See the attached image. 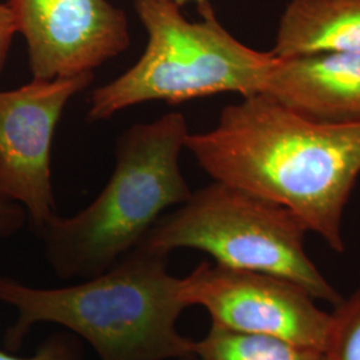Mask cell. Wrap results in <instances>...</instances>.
Wrapping results in <instances>:
<instances>
[{"instance_id":"cell-1","label":"cell","mask_w":360,"mask_h":360,"mask_svg":"<svg viewBox=\"0 0 360 360\" xmlns=\"http://www.w3.org/2000/svg\"><path fill=\"white\" fill-rule=\"evenodd\" d=\"M184 148L217 181L292 211L338 254L343 217L360 176V124L309 120L266 94L224 107L214 129Z\"/></svg>"},{"instance_id":"cell-2","label":"cell","mask_w":360,"mask_h":360,"mask_svg":"<svg viewBox=\"0 0 360 360\" xmlns=\"http://www.w3.org/2000/svg\"><path fill=\"white\" fill-rule=\"evenodd\" d=\"M169 254L139 245L102 274L77 284L37 288L0 276V302L18 311L7 345L18 348L40 323L87 342L99 360H190L196 340L178 328L187 307Z\"/></svg>"},{"instance_id":"cell-3","label":"cell","mask_w":360,"mask_h":360,"mask_svg":"<svg viewBox=\"0 0 360 360\" xmlns=\"http://www.w3.org/2000/svg\"><path fill=\"white\" fill-rule=\"evenodd\" d=\"M188 134L184 115L171 112L119 135L115 167L101 193L75 215H56L39 230L58 278L84 281L108 270L191 196L180 168Z\"/></svg>"},{"instance_id":"cell-4","label":"cell","mask_w":360,"mask_h":360,"mask_svg":"<svg viewBox=\"0 0 360 360\" xmlns=\"http://www.w3.org/2000/svg\"><path fill=\"white\" fill-rule=\"evenodd\" d=\"M148 40L139 60L92 92L91 122L107 120L132 105L179 104L235 92L262 94L276 58L239 41L220 25L210 3L198 7L200 22H190L178 6L134 0Z\"/></svg>"},{"instance_id":"cell-5","label":"cell","mask_w":360,"mask_h":360,"mask_svg":"<svg viewBox=\"0 0 360 360\" xmlns=\"http://www.w3.org/2000/svg\"><path fill=\"white\" fill-rule=\"evenodd\" d=\"M309 230L288 208L212 180L155 223L141 245L171 254L190 248L215 263L284 278L316 300L336 306L343 296L309 257Z\"/></svg>"},{"instance_id":"cell-6","label":"cell","mask_w":360,"mask_h":360,"mask_svg":"<svg viewBox=\"0 0 360 360\" xmlns=\"http://www.w3.org/2000/svg\"><path fill=\"white\" fill-rule=\"evenodd\" d=\"M187 307L206 309L211 324L239 334L269 336L322 351L330 312L284 278L203 262L181 278Z\"/></svg>"},{"instance_id":"cell-7","label":"cell","mask_w":360,"mask_h":360,"mask_svg":"<svg viewBox=\"0 0 360 360\" xmlns=\"http://www.w3.org/2000/svg\"><path fill=\"white\" fill-rule=\"evenodd\" d=\"M94 72L0 91V196L25 208L41 230L55 218L51 147L65 105L94 82Z\"/></svg>"},{"instance_id":"cell-8","label":"cell","mask_w":360,"mask_h":360,"mask_svg":"<svg viewBox=\"0 0 360 360\" xmlns=\"http://www.w3.org/2000/svg\"><path fill=\"white\" fill-rule=\"evenodd\" d=\"M34 79L94 72L129 46L126 13L108 0H8Z\"/></svg>"},{"instance_id":"cell-9","label":"cell","mask_w":360,"mask_h":360,"mask_svg":"<svg viewBox=\"0 0 360 360\" xmlns=\"http://www.w3.org/2000/svg\"><path fill=\"white\" fill-rule=\"evenodd\" d=\"M262 94L314 122L360 124V52L276 58Z\"/></svg>"},{"instance_id":"cell-10","label":"cell","mask_w":360,"mask_h":360,"mask_svg":"<svg viewBox=\"0 0 360 360\" xmlns=\"http://www.w3.org/2000/svg\"><path fill=\"white\" fill-rule=\"evenodd\" d=\"M324 52H360V0L287 4L271 53L284 59Z\"/></svg>"},{"instance_id":"cell-11","label":"cell","mask_w":360,"mask_h":360,"mask_svg":"<svg viewBox=\"0 0 360 360\" xmlns=\"http://www.w3.org/2000/svg\"><path fill=\"white\" fill-rule=\"evenodd\" d=\"M191 360H326L321 349L287 340L239 334L211 324Z\"/></svg>"},{"instance_id":"cell-12","label":"cell","mask_w":360,"mask_h":360,"mask_svg":"<svg viewBox=\"0 0 360 360\" xmlns=\"http://www.w3.org/2000/svg\"><path fill=\"white\" fill-rule=\"evenodd\" d=\"M322 352L326 360H360V285L330 312Z\"/></svg>"},{"instance_id":"cell-13","label":"cell","mask_w":360,"mask_h":360,"mask_svg":"<svg viewBox=\"0 0 360 360\" xmlns=\"http://www.w3.org/2000/svg\"><path fill=\"white\" fill-rule=\"evenodd\" d=\"M0 360H82L79 342L65 333H56L44 340L30 358H18L0 351Z\"/></svg>"},{"instance_id":"cell-14","label":"cell","mask_w":360,"mask_h":360,"mask_svg":"<svg viewBox=\"0 0 360 360\" xmlns=\"http://www.w3.org/2000/svg\"><path fill=\"white\" fill-rule=\"evenodd\" d=\"M25 208L10 199L0 196V236L19 231L26 221Z\"/></svg>"},{"instance_id":"cell-15","label":"cell","mask_w":360,"mask_h":360,"mask_svg":"<svg viewBox=\"0 0 360 360\" xmlns=\"http://www.w3.org/2000/svg\"><path fill=\"white\" fill-rule=\"evenodd\" d=\"M16 31L13 11L7 4H0V71L7 62L8 51Z\"/></svg>"},{"instance_id":"cell-16","label":"cell","mask_w":360,"mask_h":360,"mask_svg":"<svg viewBox=\"0 0 360 360\" xmlns=\"http://www.w3.org/2000/svg\"><path fill=\"white\" fill-rule=\"evenodd\" d=\"M156 1H162V3H169V4H174V6H178V7H181V6H184L186 3H190V1H195L196 4H198V7H200V6H205L207 3H210L208 0H156Z\"/></svg>"},{"instance_id":"cell-17","label":"cell","mask_w":360,"mask_h":360,"mask_svg":"<svg viewBox=\"0 0 360 360\" xmlns=\"http://www.w3.org/2000/svg\"><path fill=\"white\" fill-rule=\"evenodd\" d=\"M190 360H191V359H190Z\"/></svg>"}]
</instances>
